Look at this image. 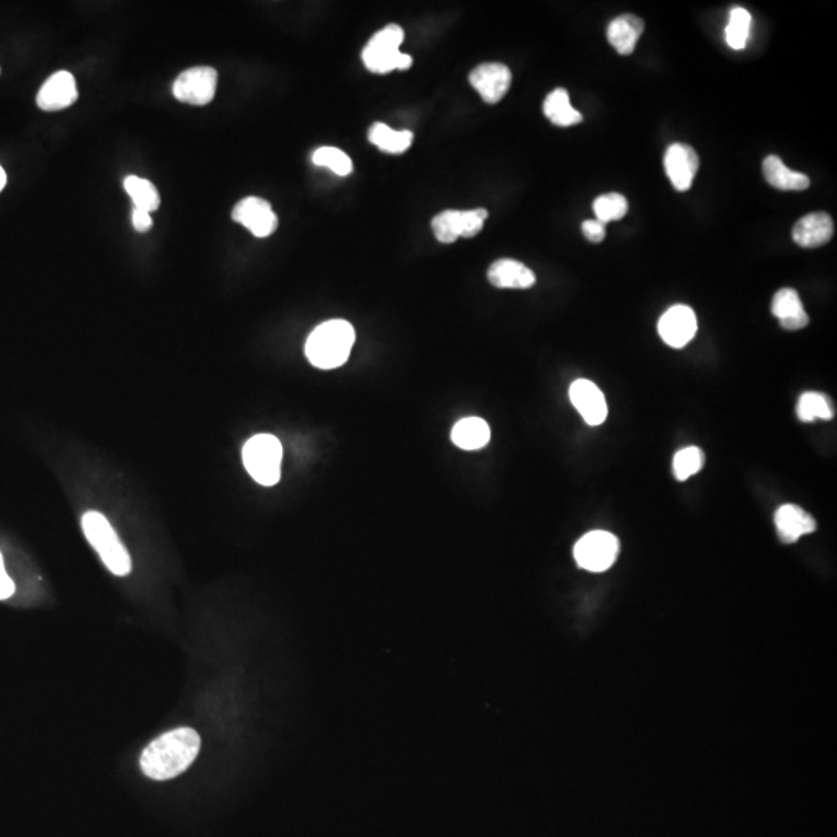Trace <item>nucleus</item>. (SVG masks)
I'll list each match as a JSON object with an SVG mask.
<instances>
[{
  "mask_svg": "<svg viewBox=\"0 0 837 837\" xmlns=\"http://www.w3.org/2000/svg\"><path fill=\"white\" fill-rule=\"evenodd\" d=\"M664 168L675 190L684 193L689 190L695 180L698 168H700V159L695 149L690 148L689 145L673 143L665 151Z\"/></svg>",
  "mask_w": 837,
  "mask_h": 837,
  "instance_id": "nucleus-11",
  "label": "nucleus"
},
{
  "mask_svg": "<svg viewBox=\"0 0 837 837\" xmlns=\"http://www.w3.org/2000/svg\"><path fill=\"white\" fill-rule=\"evenodd\" d=\"M469 81L486 103L496 104L506 97L512 83V73L504 64L489 62L476 67L470 73Z\"/></svg>",
  "mask_w": 837,
  "mask_h": 837,
  "instance_id": "nucleus-13",
  "label": "nucleus"
},
{
  "mask_svg": "<svg viewBox=\"0 0 837 837\" xmlns=\"http://www.w3.org/2000/svg\"><path fill=\"white\" fill-rule=\"evenodd\" d=\"M569 399L583 421L591 427L603 424L608 416V405L599 386L591 380L579 379L569 388Z\"/></svg>",
  "mask_w": 837,
  "mask_h": 837,
  "instance_id": "nucleus-12",
  "label": "nucleus"
},
{
  "mask_svg": "<svg viewBox=\"0 0 837 837\" xmlns=\"http://www.w3.org/2000/svg\"><path fill=\"white\" fill-rule=\"evenodd\" d=\"M749 31H751V14L744 8H734L726 27L727 45L734 50L744 49L746 42H748Z\"/></svg>",
  "mask_w": 837,
  "mask_h": 837,
  "instance_id": "nucleus-26",
  "label": "nucleus"
},
{
  "mask_svg": "<svg viewBox=\"0 0 837 837\" xmlns=\"http://www.w3.org/2000/svg\"><path fill=\"white\" fill-rule=\"evenodd\" d=\"M369 142L377 146L380 151L388 152V154H402L410 148L413 143V132L411 131H394L385 123L372 124L369 129Z\"/></svg>",
  "mask_w": 837,
  "mask_h": 837,
  "instance_id": "nucleus-23",
  "label": "nucleus"
},
{
  "mask_svg": "<svg viewBox=\"0 0 837 837\" xmlns=\"http://www.w3.org/2000/svg\"><path fill=\"white\" fill-rule=\"evenodd\" d=\"M797 416L802 422L831 421L834 416L833 402L822 393H803L797 403Z\"/></svg>",
  "mask_w": 837,
  "mask_h": 837,
  "instance_id": "nucleus-24",
  "label": "nucleus"
},
{
  "mask_svg": "<svg viewBox=\"0 0 837 837\" xmlns=\"http://www.w3.org/2000/svg\"><path fill=\"white\" fill-rule=\"evenodd\" d=\"M774 521L777 534L786 545L796 543L800 537L813 534L817 529L814 518L796 504H785L779 507L775 512Z\"/></svg>",
  "mask_w": 837,
  "mask_h": 837,
  "instance_id": "nucleus-15",
  "label": "nucleus"
},
{
  "mask_svg": "<svg viewBox=\"0 0 837 837\" xmlns=\"http://www.w3.org/2000/svg\"><path fill=\"white\" fill-rule=\"evenodd\" d=\"M619 549L616 535L607 531H593L577 541L574 558L577 565L586 571L603 572L614 565Z\"/></svg>",
  "mask_w": 837,
  "mask_h": 837,
  "instance_id": "nucleus-6",
  "label": "nucleus"
},
{
  "mask_svg": "<svg viewBox=\"0 0 837 837\" xmlns=\"http://www.w3.org/2000/svg\"><path fill=\"white\" fill-rule=\"evenodd\" d=\"M13 593L14 583L5 571L4 558L0 554V600L8 599V597L13 596Z\"/></svg>",
  "mask_w": 837,
  "mask_h": 837,
  "instance_id": "nucleus-31",
  "label": "nucleus"
},
{
  "mask_svg": "<svg viewBox=\"0 0 837 837\" xmlns=\"http://www.w3.org/2000/svg\"><path fill=\"white\" fill-rule=\"evenodd\" d=\"M706 456L698 447H687L679 450L673 459V473L678 481H686L703 469Z\"/></svg>",
  "mask_w": 837,
  "mask_h": 837,
  "instance_id": "nucleus-28",
  "label": "nucleus"
},
{
  "mask_svg": "<svg viewBox=\"0 0 837 837\" xmlns=\"http://www.w3.org/2000/svg\"><path fill=\"white\" fill-rule=\"evenodd\" d=\"M543 112L546 117L560 128H568L574 124L582 123L583 117L569 103V95L565 89H555L546 97L543 104Z\"/></svg>",
  "mask_w": 837,
  "mask_h": 837,
  "instance_id": "nucleus-22",
  "label": "nucleus"
},
{
  "mask_svg": "<svg viewBox=\"0 0 837 837\" xmlns=\"http://www.w3.org/2000/svg\"><path fill=\"white\" fill-rule=\"evenodd\" d=\"M124 190L131 196L132 202L138 210L148 211V213L159 210V191L149 180L137 176L126 177L124 179Z\"/></svg>",
  "mask_w": 837,
  "mask_h": 837,
  "instance_id": "nucleus-25",
  "label": "nucleus"
},
{
  "mask_svg": "<svg viewBox=\"0 0 837 837\" xmlns=\"http://www.w3.org/2000/svg\"><path fill=\"white\" fill-rule=\"evenodd\" d=\"M233 221L244 225L256 238H267L278 227V216L267 200L245 197L233 210Z\"/></svg>",
  "mask_w": 837,
  "mask_h": 837,
  "instance_id": "nucleus-10",
  "label": "nucleus"
},
{
  "mask_svg": "<svg viewBox=\"0 0 837 837\" xmlns=\"http://www.w3.org/2000/svg\"><path fill=\"white\" fill-rule=\"evenodd\" d=\"M5 185H7V174H5L4 168L0 166V191L4 190Z\"/></svg>",
  "mask_w": 837,
  "mask_h": 837,
  "instance_id": "nucleus-33",
  "label": "nucleus"
},
{
  "mask_svg": "<svg viewBox=\"0 0 837 837\" xmlns=\"http://www.w3.org/2000/svg\"><path fill=\"white\" fill-rule=\"evenodd\" d=\"M582 233L589 242L599 244V242H602L603 239H605V233H607V231H605V224L597 221V219H593V221L583 222Z\"/></svg>",
  "mask_w": 837,
  "mask_h": 837,
  "instance_id": "nucleus-30",
  "label": "nucleus"
},
{
  "mask_svg": "<svg viewBox=\"0 0 837 837\" xmlns=\"http://www.w3.org/2000/svg\"><path fill=\"white\" fill-rule=\"evenodd\" d=\"M355 331L345 320H331L320 324L306 341V355L315 368L335 369L348 362Z\"/></svg>",
  "mask_w": 837,
  "mask_h": 837,
  "instance_id": "nucleus-2",
  "label": "nucleus"
},
{
  "mask_svg": "<svg viewBox=\"0 0 837 837\" xmlns=\"http://www.w3.org/2000/svg\"><path fill=\"white\" fill-rule=\"evenodd\" d=\"M644 28V21L641 18L634 14H624L613 19V22L608 25L607 38L619 55L628 56L636 49Z\"/></svg>",
  "mask_w": 837,
  "mask_h": 837,
  "instance_id": "nucleus-19",
  "label": "nucleus"
},
{
  "mask_svg": "<svg viewBox=\"0 0 837 837\" xmlns=\"http://www.w3.org/2000/svg\"><path fill=\"white\" fill-rule=\"evenodd\" d=\"M242 461L248 475L261 486H275L281 478L283 445L272 434H256L245 442Z\"/></svg>",
  "mask_w": 837,
  "mask_h": 837,
  "instance_id": "nucleus-4",
  "label": "nucleus"
},
{
  "mask_svg": "<svg viewBox=\"0 0 837 837\" xmlns=\"http://www.w3.org/2000/svg\"><path fill=\"white\" fill-rule=\"evenodd\" d=\"M452 441L462 450H479L490 441V427L481 417H464L453 427Z\"/></svg>",
  "mask_w": 837,
  "mask_h": 837,
  "instance_id": "nucleus-21",
  "label": "nucleus"
},
{
  "mask_svg": "<svg viewBox=\"0 0 837 837\" xmlns=\"http://www.w3.org/2000/svg\"><path fill=\"white\" fill-rule=\"evenodd\" d=\"M593 210L597 221L608 224V222L620 221L627 214L628 202L619 193L603 194L594 200Z\"/></svg>",
  "mask_w": 837,
  "mask_h": 837,
  "instance_id": "nucleus-27",
  "label": "nucleus"
},
{
  "mask_svg": "<svg viewBox=\"0 0 837 837\" xmlns=\"http://www.w3.org/2000/svg\"><path fill=\"white\" fill-rule=\"evenodd\" d=\"M312 162L317 166L331 169L337 176L345 177L352 173V160L348 154L332 146L317 149L312 155Z\"/></svg>",
  "mask_w": 837,
  "mask_h": 837,
  "instance_id": "nucleus-29",
  "label": "nucleus"
},
{
  "mask_svg": "<svg viewBox=\"0 0 837 837\" xmlns=\"http://www.w3.org/2000/svg\"><path fill=\"white\" fill-rule=\"evenodd\" d=\"M487 278L498 289H529L535 284V273L515 259L493 262Z\"/></svg>",
  "mask_w": 837,
  "mask_h": 837,
  "instance_id": "nucleus-17",
  "label": "nucleus"
},
{
  "mask_svg": "<svg viewBox=\"0 0 837 837\" xmlns=\"http://www.w3.org/2000/svg\"><path fill=\"white\" fill-rule=\"evenodd\" d=\"M489 213L486 208L459 211L447 210L439 213L431 222L434 236L442 244H452L459 238H473L483 230Z\"/></svg>",
  "mask_w": 837,
  "mask_h": 837,
  "instance_id": "nucleus-7",
  "label": "nucleus"
},
{
  "mask_svg": "<svg viewBox=\"0 0 837 837\" xmlns=\"http://www.w3.org/2000/svg\"><path fill=\"white\" fill-rule=\"evenodd\" d=\"M698 321L689 306L676 304L670 307L658 323V332L665 345L675 349L684 348L695 338Z\"/></svg>",
  "mask_w": 837,
  "mask_h": 837,
  "instance_id": "nucleus-9",
  "label": "nucleus"
},
{
  "mask_svg": "<svg viewBox=\"0 0 837 837\" xmlns=\"http://www.w3.org/2000/svg\"><path fill=\"white\" fill-rule=\"evenodd\" d=\"M766 182L782 191H803L810 186V179L789 169L777 155H768L763 162Z\"/></svg>",
  "mask_w": 837,
  "mask_h": 837,
  "instance_id": "nucleus-20",
  "label": "nucleus"
},
{
  "mask_svg": "<svg viewBox=\"0 0 837 837\" xmlns=\"http://www.w3.org/2000/svg\"><path fill=\"white\" fill-rule=\"evenodd\" d=\"M833 235V219L827 213L806 214L793 228L794 242L803 248L822 247Z\"/></svg>",
  "mask_w": 837,
  "mask_h": 837,
  "instance_id": "nucleus-16",
  "label": "nucleus"
},
{
  "mask_svg": "<svg viewBox=\"0 0 837 837\" xmlns=\"http://www.w3.org/2000/svg\"><path fill=\"white\" fill-rule=\"evenodd\" d=\"M200 751V737L190 727H179L155 738L140 758L149 779L171 780L193 765Z\"/></svg>",
  "mask_w": 837,
  "mask_h": 837,
  "instance_id": "nucleus-1",
  "label": "nucleus"
},
{
  "mask_svg": "<svg viewBox=\"0 0 837 837\" xmlns=\"http://www.w3.org/2000/svg\"><path fill=\"white\" fill-rule=\"evenodd\" d=\"M217 89V72L213 67H193L180 73L174 81L177 100L191 106H205L213 101Z\"/></svg>",
  "mask_w": 837,
  "mask_h": 837,
  "instance_id": "nucleus-8",
  "label": "nucleus"
},
{
  "mask_svg": "<svg viewBox=\"0 0 837 837\" xmlns=\"http://www.w3.org/2000/svg\"><path fill=\"white\" fill-rule=\"evenodd\" d=\"M772 314L779 318L780 326L786 331H800L810 323L799 293L794 289H782L775 293Z\"/></svg>",
  "mask_w": 837,
  "mask_h": 837,
  "instance_id": "nucleus-18",
  "label": "nucleus"
},
{
  "mask_svg": "<svg viewBox=\"0 0 837 837\" xmlns=\"http://www.w3.org/2000/svg\"><path fill=\"white\" fill-rule=\"evenodd\" d=\"M403 42V30L399 25L391 24L377 31L366 44L362 58L366 69L372 73H390L393 70H407L413 64L410 55L400 52Z\"/></svg>",
  "mask_w": 837,
  "mask_h": 837,
  "instance_id": "nucleus-5",
  "label": "nucleus"
},
{
  "mask_svg": "<svg viewBox=\"0 0 837 837\" xmlns=\"http://www.w3.org/2000/svg\"><path fill=\"white\" fill-rule=\"evenodd\" d=\"M132 224H134L135 230L140 231V233L148 231L149 228L152 227L151 213L134 208V213H132Z\"/></svg>",
  "mask_w": 837,
  "mask_h": 837,
  "instance_id": "nucleus-32",
  "label": "nucleus"
},
{
  "mask_svg": "<svg viewBox=\"0 0 837 837\" xmlns=\"http://www.w3.org/2000/svg\"><path fill=\"white\" fill-rule=\"evenodd\" d=\"M76 98H78V89H76L75 78L72 73L61 70L45 81L36 97V103L42 111L56 112L72 106Z\"/></svg>",
  "mask_w": 837,
  "mask_h": 837,
  "instance_id": "nucleus-14",
  "label": "nucleus"
},
{
  "mask_svg": "<svg viewBox=\"0 0 837 837\" xmlns=\"http://www.w3.org/2000/svg\"><path fill=\"white\" fill-rule=\"evenodd\" d=\"M81 526H83L84 535L92 548L100 554L106 568L115 576H128L132 571L131 557L109 520L100 512L90 510L83 515Z\"/></svg>",
  "mask_w": 837,
  "mask_h": 837,
  "instance_id": "nucleus-3",
  "label": "nucleus"
}]
</instances>
